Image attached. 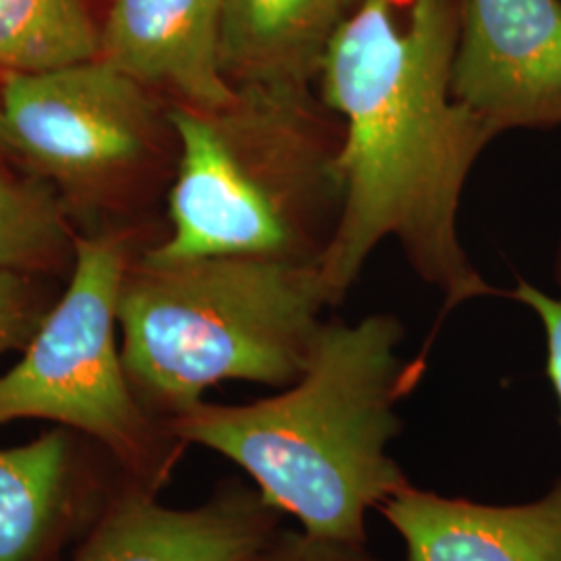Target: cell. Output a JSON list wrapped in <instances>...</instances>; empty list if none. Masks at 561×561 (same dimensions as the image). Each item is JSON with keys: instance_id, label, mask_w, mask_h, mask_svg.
Listing matches in <instances>:
<instances>
[{"instance_id": "6da1fadb", "label": "cell", "mask_w": 561, "mask_h": 561, "mask_svg": "<svg viewBox=\"0 0 561 561\" xmlns=\"http://www.w3.org/2000/svg\"><path fill=\"white\" fill-rule=\"evenodd\" d=\"M458 0H364L322 60L317 92L343 121V210L319 262L340 306L382 241L443 296V317L503 296L461 245V196L495 136L451 92Z\"/></svg>"}, {"instance_id": "7a4b0ae2", "label": "cell", "mask_w": 561, "mask_h": 561, "mask_svg": "<svg viewBox=\"0 0 561 561\" xmlns=\"http://www.w3.org/2000/svg\"><path fill=\"white\" fill-rule=\"evenodd\" d=\"M393 314L327 321L312 360L277 396L243 405L201 401L169 433L236 461L280 514L310 535L366 542V514L410 481L389 456L400 403L421 379L401 360Z\"/></svg>"}, {"instance_id": "3957f363", "label": "cell", "mask_w": 561, "mask_h": 561, "mask_svg": "<svg viewBox=\"0 0 561 561\" xmlns=\"http://www.w3.org/2000/svg\"><path fill=\"white\" fill-rule=\"evenodd\" d=\"M225 108L169 106L171 236L144 261L252 254L319 264L343 210V121L317 88H236Z\"/></svg>"}, {"instance_id": "277c9868", "label": "cell", "mask_w": 561, "mask_h": 561, "mask_svg": "<svg viewBox=\"0 0 561 561\" xmlns=\"http://www.w3.org/2000/svg\"><path fill=\"white\" fill-rule=\"evenodd\" d=\"M327 308L319 264L252 254L141 259L121 287V358L144 408L171 421L219 382L294 385Z\"/></svg>"}, {"instance_id": "5b68a950", "label": "cell", "mask_w": 561, "mask_h": 561, "mask_svg": "<svg viewBox=\"0 0 561 561\" xmlns=\"http://www.w3.org/2000/svg\"><path fill=\"white\" fill-rule=\"evenodd\" d=\"M123 241L73 243V273L13 368L0 375V424L41 419L73 426L125 458L154 466L152 422L127 377L117 345L127 277Z\"/></svg>"}, {"instance_id": "8992f818", "label": "cell", "mask_w": 561, "mask_h": 561, "mask_svg": "<svg viewBox=\"0 0 561 561\" xmlns=\"http://www.w3.org/2000/svg\"><path fill=\"white\" fill-rule=\"evenodd\" d=\"M2 113L15 154L65 183H94L150 161L169 125L154 94L101 57L7 76Z\"/></svg>"}, {"instance_id": "52a82bcc", "label": "cell", "mask_w": 561, "mask_h": 561, "mask_svg": "<svg viewBox=\"0 0 561 561\" xmlns=\"http://www.w3.org/2000/svg\"><path fill=\"white\" fill-rule=\"evenodd\" d=\"M451 92L497 138L561 127V0H458Z\"/></svg>"}, {"instance_id": "ba28073f", "label": "cell", "mask_w": 561, "mask_h": 561, "mask_svg": "<svg viewBox=\"0 0 561 561\" xmlns=\"http://www.w3.org/2000/svg\"><path fill=\"white\" fill-rule=\"evenodd\" d=\"M222 0H113L101 59L171 106L217 111L238 90L221 67Z\"/></svg>"}, {"instance_id": "9c48e42d", "label": "cell", "mask_w": 561, "mask_h": 561, "mask_svg": "<svg viewBox=\"0 0 561 561\" xmlns=\"http://www.w3.org/2000/svg\"><path fill=\"white\" fill-rule=\"evenodd\" d=\"M277 507L241 484L210 502L175 510L127 495L73 561H248L279 530Z\"/></svg>"}, {"instance_id": "30bf717a", "label": "cell", "mask_w": 561, "mask_h": 561, "mask_svg": "<svg viewBox=\"0 0 561 561\" xmlns=\"http://www.w3.org/2000/svg\"><path fill=\"white\" fill-rule=\"evenodd\" d=\"M379 512L405 561H561V482L522 505L445 497L410 482Z\"/></svg>"}, {"instance_id": "8fae6325", "label": "cell", "mask_w": 561, "mask_h": 561, "mask_svg": "<svg viewBox=\"0 0 561 561\" xmlns=\"http://www.w3.org/2000/svg\"><path fill=\"white\" fill-rule=\"evenodd\" d=\"M347 0H222L221 67L233 88H317Z\"/></svg>"}, {"instance_id": "7c38bea8", "label": "cell", "mask_w": 561, "mask_h": 561, "mask_svg": "<svg viewBox=\"0 0 561 561\" xmlns=\"http://www.w3.org/2000/svg\"><path fill=\"white\" fill-rule=\"evenodd\" d=\"M67 454L59 431L0 447V561L34 558L62 500Z\"/></svg>"}, {"instance_id": "4fadbf2b", "label": "cell", "mask_w": 561, "mask_h": 561, "mask_svg": "<svg viewBox=\"0 0 561 561\" xmlns=\"http://www.w3.org/2000/svg\"><path fill=\"white\" fill-rule=\"evenodd\" d=\"M85 0H0V71L38 73L99 59Z\"/></svg>"}, {"instance_id": "5bb4252c", "label": "cell", "mask_w": 561, "mask_h": 561, "mask_svg": "<svg viewBox=\"0 0 561 561\" xmlns=\"http://www.w3.org/2000/svg\"><path fill=\"white\" fill-rule=\"evenodd\" d=\"M67 225L53 194L18 181L0 164V271L36 268L59 254Z\"/></svg>"}, {"instance_id": "9a60e30c", "label": "cell", "mask_w": 561, "mask_h": 561, "mask_svg": "<svg viewBox=\"0 0 561 561\" xmlns=\"http://www.w3.org/2000/svg\"><path fill=\"white\" fill-rule=\"evenodd\" d=\"M248 561H385L366 542L340 541L301 530H277V535Z\"/></svg>"}, {"instance_id": "2e32d148", "label": "cell", "mask_w": 561, "mask_h": 561, "mask_svg": "<svg viewBox=\"0 0 561 561\" xmlns=\"http://www.w3.org/2000/svg\"><path fill=\"white\" fill-rule=\"evenodd\" d=\"M553 275L560 287L558 296H549L541 287L520 277L516 279L514 289L503 291V296L510 300L520 301L539 317L547 340V377L553 385L561 408V243L553 262Z\"/></svg>"}, {"instance_id": "e0dca14e", "label": "cell", "mask_w": 561, "mask_h": 561, "mask_svg": "<svg viewBox=\"0 0 561 561\" xmlns=\"http://www.w3.org/2000/svg\"><path fill=\"white\" fill-rule=\"evenodd\" d=\"M32 324V296L21 273L0 271V354L27 337Z\"/></svg>"}, {"instance_id": "ac0fdd59", "label": "cell", "mask_w": 561, "mask_h": 561, "mask_svg": "<svg viewBox=\"0 0 561 561\" xmlns=\"http://www.w3.org/2000/svg\"><path fill=\"white\" fill-rule=\"evenodd\" d=\"M7 154H15V150H13V144H11V136H9L7 123H4V113H2V83H0V162H2V157H7Z\"/></svg>"}, {"instance_id": "d6986e66", "label": "cell", "mask_w": 561, "mask_h": 561, "mask_svg": "<svg viewBox=\"0 0 561 561\" xmlns=\"http://www.w3.org/2000/svg\"><path fill=\"white\" fill-rule=\"evenodd\" d=\"M347 2H350V9H354V7H358L364 0H347Z\"/></svg>"}]
</instances>
